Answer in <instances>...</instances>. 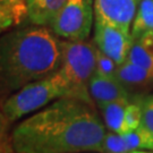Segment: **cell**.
Instances as JSON below:
<instances>
[{"label":"cell","instance_id":"1","mask_svg":"<svg viewBox=\"0 0 153 153\" xmlns=\"http://www.w3.org/2000/svg\"><path fill=\"white\" fill-rule=\"evenodd\" d=\"M105 133L93 105L62 97L15 126L10 146L15 153H102Z\"/></svg>","mask_w":153,"mask_h":153},{"label":"cell","instance_id":"2","mask_svg":"<svg viewBox=\"0 0 153 153\" xmlns=\"http://www.w3.org/2000/svg\"><path fill=\"white\" fill-rule=\"evenodd\" d=\"M61 61V41L47 26L33 24L1 38V83L8 92L55 74Z\"/></svg>","mask_w":153,"mask_h":153},{"label":"cell","instance_id":"3","mask_svg":"<svg viewBox=\"0 0 153 153\" xmlns=\"http://www.w3.org/2000/svg\"><path fill=\"white\" fill-rule=\"evenodd\" d=\"M62 97H69L68 86L60 74L56 71L23 86L7 99L1 109L2 123H14Z\"/></svg>","mask_w":153,"mask_h":153},{"label":"cell","instance_id":"4","mask_svg":"<svg viewBox=\"0 0 153 153\" xmlns=\"http://www.w3.org/2000/svg\"><path fill=\"white\" fill-rule=\"evenodd\" d=\"M62 61L58 73L64 78L69 98L92 104L88 84L95 74L98 48L85 41H61Z\"/></svg>","mask_w":153,"mask_h":153},{"label":"cell","instance_id":"5","mask_svg":"<svg viewBox=\"0 0 153 153\" xmlns=\"http://www.w3.org/2000/svg\"><path fill=\"white\" fill-rule=\"evenodd\" d=\"M94 0H68L50 24L58 38L67 41H85L94 18Z\"/></svg>","mask_w":153,"mask_h":153},{"label":"cell","instance_id":"6","mask_svg":"<svg viewBox=\"0 0 153 153\" xmlns=\"http://www.w3.org/2000/svg\"><path fill=\"white\" fill-rule=\"evenodd\" d=\"M94 42L101 52L112 58L118 65H121L127 60L133 39L131 33L95 18Z\"/></svg>","mask_w":153,"mask_h":153},{"label":"cell","instance_id":"7","mask_svg":"<svg viewBox=\"0 0 153 153\" xmlns=\"http://www.w3.org/2000/svg\"><path fill=\"white\" fill-rule=\"evenodd\" d=\"M141 0H94L95 18L131 33Z\"/></svg>","mask_w":153,"mask_h":153},{"label":"cell","instance_id":"8","mask_svg":"<svg viewBox=\"0 0 153 153\" xmlns=\"http://www.w3.org/2000/svg\"><path fill=\"white\" fill-rule=\"evenodd\" d=\"M88 91L98 107L114 101H131L133 98L116 77H104L97 73L90 81Z\"/></svg>","mask_w":153,"mask_h":153},{"label":"cell","instance_id":"9","mask_svg":"<svg viewBox=\"0 0 153 153\" xmlns=\"http://www.w3.org/2000/svg\"><path fill=\"white\" fill-rule=\"evenodd\" d=\"M116 78L128 88H146L153 83V71L142 66H138L129 60H126L118 66Z\"/></svg>","mask_w":153,"mask_h":153},{"label":"cell","instance_id":"10","mask_svg":"<svg viewBox=\"0 0 153 153\" xmlns=\"http://www.w3.org/2000/svg\"><path fill=\"white\" fill-rule=\"evenodd\" d=\"M68 0H28V21L34 25L50 26L57 13Z\"/></svg>","mask_w":153,"mask_h":153},{"label":"cell","instance_id":"11","mask_svg":"<svg viewBox=\"0 0 153 153\" xmlns=\"http://www.w3.org/2000/svg\"><path fill=\"white\" fill-rule=\"evenodd\" d=\"M28 15V0H0L1 31L18 25Z\"/></svg>","mask_w":153,"mask_h":153},{"label":"cell","instance_id":"12","mask_svg":"<svg viewBox=\"0 0 153 153\" xmlns=\"http://www.w3.org/2000/svg\"><path fill=\"white\" fill-rule=\"evenodd\" d=\"M129 102L131 101H114L99 105L102 111L104 125L108 131L118 134H123L127 131L125 126V111Z\"/></svg>","mask_w":153,"mask_h":153},{"label":"cell","instance_id":"13","mask_svg":"<svg viewBox=\"0 0 153 153\" xmlns=\"http://www.w3.org/2000/svg\"><path fill=\"white\" fill-rule=\"evenodd\" d=\"M133 40L153 34V0H141L131 28Z\"/></svg>","mask_w":153,"mask_h":153},{"label":"cell","instance_id":"14","mask_svg":"<svg viewBox=\"0 0 153 153\" xmlns=\"http://www.w3.org/2000/svg\"><path fill=\"white\" fill-rule=\"evenodd\" d=\"M129 148V151L145 150L153 151V133L141 125L136 129L126 131L121 134Z\"/></svg>","mask_w":153,"mask_h":153},{"label":"cell","instance_id":"15","mask_svg":"<svg viewBox=\"0 0 153 153\" xmlns=\"http://www.w3.org/2000/svg\"><path fill=\"white\" fill-rule=\"evenodd\" d=\"M127 60L153 71V53L150 52L138 40H133Z\"/></svg>","mask_w":153,"mask_h":153},{"label":"cell","instance_id":"16","mask_svg":"<svg viewBox=\"0 0 153 153\" xmlns=\"http://www.w3.org/2000/svg\"><path fill=\"white\" fill-rule=\"evenodd\" d=\"M129 148L121 134L108 131L102 143V153H129Z\"/></svg>","mask_w":153,"mask_h":153},{"label":"cell","instance_id":"17","mask_svg":"<svg viewBox=\"0 0 153 153\" xmlns=\"http://www.w3.org/2000/svg\"><path fill=\"white\" fill-rule=\"evenodd\" d=\"M131 100H136L142 108V125L153 133V94L138 95Z\"/></svg>","mask_w":153,"mask_h":153},{"label":"cell","instance_id":"18","mask_svg":"<svg viewBox=\"0 0 153 153\" xmlns=\"http://www.w3.org/2000/svg\"><path fill=\"white\" fill-rule=\"evenodd\" d=\"M118 66L119 65L112 58L104 55L103 52H101L98 49L97 51V67H95V73L98 75L104 77H116Z\"/></svg>","mask_w":153,"mask_h":153},{"label":"cell","instance_id":"19","mask_svg":"<svg viewBox=\"0 0 153 153\" xmlns=\"http://www.w3.org/2000/svg\"><path fill=\"white\" fill-rule=\"evenodd\" d=\"M142 125V108L136 100L127 104L125 111V126L127 131L136 129Z\"/></svg>","mask_w":153,"mask_h":153},{"label":"cell","instance_id":"20","mask_svg":"<svg viewBox=\"0 0 153 153\" xmlns=\"http://www.w3.org/2000/svg\"><path fill=\"white\" fill-rule=\"evenodd\" d=\"M129 153H153V151H145V150H135V151H131Z\"/></svg>","mask_w":153,"mask_h":153}]
</instances>
